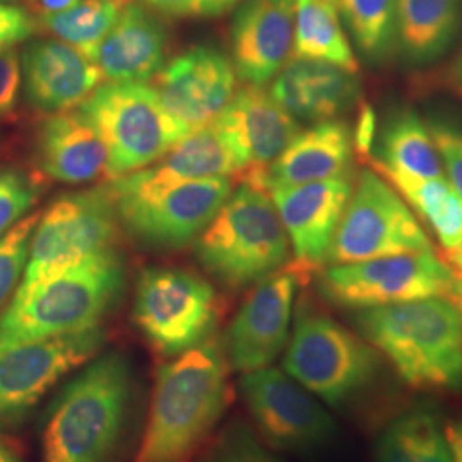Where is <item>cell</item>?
<instances>
[{
  "instance_id": "6da1fadb",
  "label": "cell",
  "mask_w": 462,
  "mask_h": 462,
  "mask_svg": "<svg viewBox=\"0 0 462 462\" xmlns=\"http://www.w3.org/2000/svg\"><path fill=\"white\" fill-rule=\"evenodd\" d=\"M223 345L206 341L163 365L134 462H194L230 401Z\"/></svg>"
},
{
  "instance_id": "7a4b0ae2",
  "label": "cell",
  "mask_w": 462,
  "mask_h": 462,
  "mask_svg": "<svg viewBox=\"0 0 462 462\" xmlns=\"http://www.w3.org/2000/svg\"><path fill=\"white\" fill-rule=\"evenodd\" d=\"M134 397L127 355L95 356L50 401L42 423V462H112Z\"/></svg>"
},
{
  "instance_id": "3957f363",
  "label": "cell",
  "mask_w": 462,
  "mask_h": 462,
  "mask_svg": "<svg viewBox=\"0 0 462 462\" xmlns=\"http://www.w3.org/2000/svg\"><path fill=\"white\" fill-rule=\"evenodd\" d=\"M355 328L410 389L461 393L462 310L454 300L355 310Z\"/></svg>"
},
{
  "instance_id": "277c9868",
  "label": "cell",
  "mask_w": 462,
  "mask_h": 462,
  "mask_svg": "<svg viewBox=\"0 0 462 462\" xmlns=\"http://www.w3.org/2000/svg\"><path fill=\"white\" fill-rule=\"evenodd\" d=\"M124 288L125 264L116 248L91 255L32 286H17L0 314V353L98 328Z\"/></svg>"
},
{
  "instance_id": "5b68a950",
  "label": "cell",
  "mask_w": 462,
  "mask_h": 462,
  "mask_svg": "<svg viewBox=\"0 0 462 462\" xmlns=\"http://www.w3.org/2000/svg\"><path fill=\"white\" fill-rule=\"evenodd\" d=\"M196 255L213 278L242 290L290 264L291 245L271 196L240 183L199 235Z\"/></svg>"
},
{
  "instance_id": "8992f818",
  "label": "cell",
  "mask_w": 462,
  "mask_h": 462,
  "mask_svg": "<svg viewBox=\"0 0 462 462\" xmlns=\"http://www.w3.org/2000/svg\"><path fill=\"white\" fill-rule=\"evenodd\" d=\"M382 356L358 332L303 300L284 355V372L329 406H343L379 377Z\"/></svg>"
},
{
  "instance_id": "52a82bcc",
  "label": "cell",
  "mask_w": 462,
  "mask_h": 462,
  "mask_svg": "<svg viewBox=\"0 0 462 462\" xmlns=\"http://www.w3.org/2000/svg\"><path fill=\"white\" fill-rule=\"evenodd\" d=\"M120 226L152 248L175 250L198 240L233 192L230 179L160 182L139 170L108 183Z\"/></svg>"
},
{
  "instance_id": "ba28073f",
  "label": "cell",
  "mask_w": 462,
  "mask_h": 462,
  "mask_svg": "<svg viewBox=\"0 0 462 462\" xmlns=\"http://www.w3.org/2000/svg\"><path fill=\"white\" fill-rule=\"evenodd\" d=\"M106 148V180H118L162 160L187 134L168 116L148 83H105L78 108Z\"/></svg>"
},
{
  "instance_id": "9c48e42d",
  "label": "cell",
  "mask_w": 462,
  "mask_h": 462,
  "mask_svg": "<svg viewBox=\"0 0 462 462\" xmlns=\"http://www.w3.org/2000/svg\"><path fill=\"white\" fill-rule=\"evenodd\" d=\"M133 319L156 355L177 358L209 341L219 301L215 288L192 271L148 267L135 282Z\"/></svg>"
},
{
  "instance_id": "30bf717a",
  "label": "cell",
  "mask_w": 462,
  "mask_h": 462,
  "mask_svg": "<svg viewBox=\"0 0 462 462\" xmlns=\"http://www.w3.org/2000/svg\"><path fill=\"white\" fill-rule=\"evenodd\" d=\"M433 252L429 233L396 189L370 166L355 175L351 198L334 235L328 264Z\"/></svg>"
},
{
  "instance_id": "8fae6325",
  "label": "cell",
  "mask_w": 462,
  "mask_h": 462,
  "mask_svg": "<svg viewBox=\"0 0 462 462\" xmlns=\"http://www.w3.org/2000/svg\"><path fill=\"white\" fill-rule=\"evenodd\" d=\"M319 290L337 307L362 310L427 298L456 300L462 280L435 252H414L329 265Z\"/></svg>"
},
{
  "instance_id": "7c38bea8",
  "label": "cell",
  "mask_w": 462,
  "mask_h": 462,
  "mask_svg": "<svg viewBox=\"0 0 462 462\" xmlns=\"http://www.w3.org/2000/svg\"><path fill=\"white\" fill-rule=\"evenodd\" d=\"M118 230L120 219L108 183L55 200L36 223L19 286H32L116 248Z\"/></svg>"
},
{
  "instance_id": "4fadbf2b",
  "label": "cell",
  "mask_w": 462,
  "mask_h": 462,
  "mask_svg": "<svg viewBox=\"0 0 462 462\" xmlns=\"http://www.w3.org/2000/svg\"><path fill=\"white\" fill-rule=\"evenodd\" d=\"M105 341L98 326L0 353V431L19 429L60 380L98 356Z\"/></svg>"
},
{
  "instance_id": "5bb4252c",
  "label": "cell",
  "mask_w": 462,
  "mask_h": 462,
  "mask_svg": "<svg viewBox=\"0 0 462 462\" xmlns=\"http://www.w3.org/2000/svg\"><path fill=\"white\" fill-rule=\"evenodd\" d=\"M242 396L267 446L286 452H310L330 444L337 427L329 411L297 380L276 368L245 374Z\"/></svg>"
},
{
  "instance_id": "9a60e30c",
  "label": "cell",
  "mask_w": 462,
  "mask_h": 462,
  "mask_svg": "<svg viewBox=\"0 0 462 462\" xmlns=\"http://www.w3.org/2000/svg\"><path fill=\"white\" fill-rule=\"evenodd\" d=\"M215 124L236 160L235 182L267 192L265 171L300 133L297 118L264 86L245 84L236 89Z\"/></svg>"
},
{
  "instance_id": "2e32d148",
  "label": "cell",
  "mask_w": 462,
  "mask_h": 462,
  "mask_svg": "<svg viewBox=\"0 0 462 462\" xmlns=\"http://www.w3.org/2000/svg\"><path fill=\"white\" fill-rule=\"evenodd\" d=\"M355 185V173L320 182L273 189V199L281 223L288 235L293 261L290 267L301 282L328 264L330 245Z\"/></svg>"
},
{
  "instance_id": "e0dca14e",
  "label": "cell",
  "mask_w": 462,
  "mask_h": 462,
  "mask_svg": "<svg viewBox=\"0 0 462 462\" xmlns=\"http://www.w3.org/2000/svg\"><path fill=\"white\" fill-rule=\"evenodd\" d=\"M301 280L286 265L257 282L233 317L223 351L230 368L250 374L274 364L290 337L293 301Z\"/></svg>"
},
{
  "instance_id": "ac0fdd59",
  "label": "cell",
  "mask_w": 462,
  "mask_h": 462,
  "mask_svg": "<svg viewBox=\"0 0 462 462\" xmlns=\"http://www.w3.org/2000/svg\"><path fill=\"white\" fill-rule=\"evenodd\" d=\"M152 88L168 116L190 134L223 114L238 89V76L221 50L199 45L163 66Z\"/></svg>"
},
{
  "instance_id": "d6986e66",
  "label": "cell",
  "mask_w": 462,
  "mask_h": 462,
  "mask_svg": "<svg viewBox=\"0 0 462 462\" xmlns=\"http://www.w3.org/2000/svg\"><path fill=\"white\" fill-rule=\"evenodd\" d=\"M297 0H242L231 24V64L240 81L271 83L293 53Z\"/></svg>"
},
{
  "instance_id": "ffe728a7",
  "label": "cell",
  "mask_w": 462,
  "mask_h": 462,
  "mask_svg": "<svg viewBox=\"0 0 462 462\" xmlns=\"http://www.w3.org/2000/svg\"><path fill=\"white\" fill-rule=\"evenodd\" d=\"M21 69L30 103L50 116L74 110L103 81L89 57L59 40L32 43L23 53Z\"/></svg>"
},
{
  "instance_id": "44dd1931",
  "label": "cell",
  "mask_w": 462,
  "mask_h": 462,
  "mask_svg": "<svg viewBox=\"0 0 462 462\" xmlns=\"http://www.w3.org/2000/svg\"><path fill=\"white\" fill-rule=\"evenodd\" d=\"M168 33L148 7L127 2L93 62L108 83H148L165 66Z\"/></svg>"
},
{
  "instance_id": "7402d4cb",
  "label": "cell",
  "mask_w": 462,
  "mask_h": 462,
  "mask_svg": "<svg viewBox=\"0 0 462 462\" xmlns=\"http://www.w3.org/2000/svg\"><path fill=\"white\" fill-rule=\"evenodd\" d=\"M271 83L273 98L290 116L310 124L337 120L360 97L358 74L301 59H290Z\"/></svg>"
},
{
  "instance_id": "603a6c76",
  "label": "cell",
  "mask_w": 462,
  "mask_h": 462,
  "mask_svg": "<svg viewBox=\"0 0 462 462\" xmlns=\"http://www.w3.org/2000/svg\"><path fill=\"white\" fill-rule=\"evenodd\" d=\"M355 133L343 120L312 124L300 131L265 171V190L320 182L351 170Z\"/></svg>"
},
{
  "instance_id": "cb8c5ba5",
  "label": "cell",
  "mask_w": 462,
  "mask_h": 462,
  "mask_svg": "<svg viewBox=\"0 0 462 462\" xmlns=\"http://www.w3.org/2000/svg\"><path fill=\"white\" fill-rule=\"evenodd\" d=\"M36 154L42 173L57 182H95L106 171V148L79 110L51 114L43 122Z\"/></svg>"
},
{
  "instance_id": "d4e9b609",
  "label": "cell",
  "mask_w": 462,
  "mask_h": 462,
  "mask_svg": "<svg viewBox=\"0 0 462 462\" xmlns=\"http://www.w3.org/2000/svg\"><path fill=\"white\" fill-rule=\"evenodd\" d=\"M462 26V0H397L396 49L411 64L446 53Z\"/></svg>"
},
{
  "instance_id": "484cf974",
  "label": "cell",
  "mask_w": 462,
  "mask_h": 462,
  "mask_svg": "<svg viewBox=\"0 0 462 462\" xmlns=\"http://www.w3.org/2000/svg\"><path fill=\"white\" fill-rule=\"evenodd\" d=\"M368 163L372 170H375L396 189L401 198L413 209L414 215L418 216L421 225L430 226L444 254L461 244L462 199L446 177L420 179L402 175L383 168L375 162V158H370Z\"/></svg>"
},
{
  "instance_id": "4316f807",
  "label": "cell",
  "mask_w": 462,
  "mask_h": 462,
  "mask_svg": "<svg viewBox=\"0 0 462 462\" xmlns=\"http://www.w3.org/2000/svg\"><path fill=\"white\" fill-rule=\"evenodd\" d=\"M160 182L230 179L238 173L236 160L215 122L187 134L156 165L146 168Z\"/></svg>"
},
{
  "instance_id": "83f0119b",
  "label": "cell",
  "mask_w": 462,
  "mask_h": 462,
  "mask_svg": "<svg viewBox=\"0 0 462 462\" xmlns=\"http://www.w3.org/2000/svg\"><path fill=\"white\" fill-rule=\"evenodd\" d=\"M291 59L324 62L358 74L360 64L336 0H297Z\"/></svg>"
},
{
  "instance_id": "f1b7e54d",
  "label": "cell",
  "mask_w": 462,
  "mask_h": 462,
  "mask_svg": "<svg viewBox=\"0 0 462 462\" xmlns=\"http://www.w3.org/2000/svg\"><path fill=\"white\" fill-rule=\"evenodd\" d=\"M377 462H454L444 423L425 406L396 416L380 431L375 444Z\"/></svg>"
},
{
  "instance_id": "f546056e",
  "label": "cell",
  "mask_w": 462,
  "mask_h": 462,
  "mask_svg": "<svg viewBox=\"0 0 462 462\" xmlns=\"http://www.w3.org/2000/svg\"><path fill=\"white\" fill-rule=\"evenodd\" d=\"M374 158L383 168L402 175L420 179L446 177L429 124L413 110H402L389 118L380 137L379 156Z\"/></svg>"
},
{
  "instance_id": "4dcf8cb0",
  "label": "cell",
  "mask_w": 462,
  "mask_h": 462,
  "mask_svg": "<svg viewBox=\"0 0 462 462\" xmlns=\"http://www.w3.org/2000/svg\"><path fill=\"white\" fill-rule=\"evenodd\" d=\"M124 5L116 0H78L62 13L38 17V28L93 60Z\"/></svg>"
},
{
  "instance_id": "1f68e13d",
  "label": "cell",
  "mask_w": 462,
  "mask_h": 462,
  "mask_svg": "<svg viewBox=\"0 0 462 462\" xmlns=\"http://www.w3.org/2000/svg\"><path fill=\"white\" fill-rule=\"evenodd\" d=\"M356 49L380 62L396 49L397 0H336Z\"/></svg>"
},
{
  "instance_id": "d6a6232c",
  "label": "cell",
  "mask_w": 462,
  "mask_h": 462,
  "mask_svg": "<svg viewBox=\"0 0 462 462\" xmlns=\"http://www.w3.org/2000/svg\"><path fill=\"white\" fill-rule=\"evenodd\" d=\"M38 219V213L26 216L16 226L0 236V310L24 274L30 255V244Z\"/></svg>"
},
{
  "instance_id": "836d02e7",
  "label": "cell",
  "mask_w": 462,
  "mask_h": 462,
  "mask_svg": "<svg viewBox=\"0 0 462 462\" xmlns=\"http://www.w3.org/2000/svg\"><path fill=\"white\" fill-rule=\"evenodd\" d=\"M202 462H281L244 420H233L217 435Z\"/></svg>"
},
{
  "instance_id": "e575fe53",
  "label": "cell",
  "mask_w": 462,
  "mask_h": 462,
  "mask_svg": "<svg viewBox=\"0 0 462 462\" xmlns=\"http://www.w3.org/2000/svg\"><path fill=\"white\" fill-rule=\"evenodd\" d=\"M40 183L17 168H0V236L33 208Z\"/></svg>"
},
{
  "instance_id": "d590c367",
  "label": "cell",
  "mask_w": 462,
  "mask_h": 462,
  "mask_svg": "<svg viewBox=\"0 0 462 462\" xmlns=\"http://www.w3.org/2000/svg\"><path fill=\"white\" fill-rule=\"evenodd\" d=\"M429 129L444 166L446 179L462 199V127L447 120H431Z\"/></svg>"
},
{
  "instance_id": "8d00e7d4",
  "label": "cell",
  "mask_w": 462,
  "mask_h": 462,
  "mask_svg": "<svg viewBox=\"0 0 462 462\" xmlns=\"http://www.w3.org/2000/svg\"><path fill=\"white\" fill-rule=\"evenodd\" d=\"M149 9L173 17H216L230 11L238 0H143Z\"/></svg>"
},
{
  "instance_id": "74e56055",
  "label": "cell",
  "mask_w": 462,
  "mask_h": 462,
  "mask_svg": "<svg viewBox=\"0 0 462 462\" xmlns=\"http://www.w3.org/2000/svg\"><path fill=\"white\" fill-rule=\"evenodd\" d=\"M23 83V69L17 50L0 51V118L13 116Z\"/></svg>"
},
{
  "instance_id": "f35d334b",
  "label": "cell",
  "mask_w": 462,
  "mask_h": 462,
  "mask_svg": "<svg viewBox=\"0 0 462 462\" xmlns=\"http://www.w3.org/2000/svg\"><path fill=\"white\" fill-rule=\"evenodd\" d=\"M34 30L36 23L33 17L23 9L14 16L0 19V51L13 49L19 42H24L32 36Z\"/></svg>"
},
{
  "instance_id": "ab89813d",
  "label": "cell",
  "mask_w": 462,
  "mask_h": 462,
  "mask_svg": "<svg viewBox=\"0 0 462 462\" xmlns=\"http://www.w3.org/2000/svg\"><path fill=\"white\" fill-rule=\"evenodd\" d=\"M447 442L450 447L452 461L462 462V416L447 421L444 425Z\"/></svg>"
},
{
  "instance_id": "60d3db41",
  "label": "cell",
  "mask_w": 462,
  "mask_h": 462,
  "mask_svg": "<svg viewBox=\"0 0 462 462\" xmlns=\"http://www.w3.org/2000/svg\"><path fill=\"white\" fill-rule=\"evenodd\" d=\"M78 0H30L28 4L32 5V11L38 17L50 16L62 13L69 7H72Z\"/></svg>"
},
{
  "instance_id": "b9f144b4",
  "label": "cell",
  "mask_w": 462,
  "mask_h": 462,
  "mask_svg": "<svg viewBox=\"0 0 462 462\" xmlns=\"http://www.w3.org/2000/svg\"><path fill=\"white\" fill-rule=\"evenodd\" d=\"M446 263L462 280V240L461 244L454 250L446 252Z\"/></svg>"
},
{
  "instance_id": "7bdbcfd3",
  "label": "cell",
  "mask_w": 462,
  "mask_h": 462,
  "mask_svg": "<svg viewBox=\"0 0 462 462\" xmlns=\"http://www.w3.org/2000/svg\"><path fill=\"white\" fill-rule=\"evenodd\" d=\"M0 462H24L17 454L16 448L9 446L2 437H0Z\"/></svg>"
},
{
  "instance_id": "ee69618b",
  "label": "cell",
  "mask_w": 462,
  "mask_h": 462,
  "mask_svg": "<svg viewBox=\"0 0 462 462\" xmlns=\"http://www.w3.org/2000/svg\"><path fill=\"white\" fill-rule=\"evenodd\" d=\"M21 9L19 7H14V5H7V4H2L0 2V19H4V17H11L17 14Z\"/></svg>"
},
{
  "instance_id": "f6af8a7d",
  "label": "cell",
  "mask_w": 462,
  "mask_h": 462,
  "mask_svg": "<svg viewBox=\"0 0 462 462\" xmlns=\"http://www.w3.org/2000/svg\"><path fill=\"white\" fill-rule=\"evenodd\" d=\"M456 78H457V81L461 84L462 88V57L461 60H459V64H457V70H456Z\"/></svg>"
},
{
  "instance_id": "bcb514c9",
  "label": "cell",
  "mask_w": 462,
  "mask_h": 462,
  "mask_svg": "<svg viewBox=\"0 0 462 462\" xmlns=\"http://www.w3.org/2000/svg\"><path fill=\"white\" fill-rule=\"evenodd\" d=\"M454 301H456V303H457V307H459V309H461V310H462V295H461V297L456 298V300H454Z\"/></svg>"
},
{
  "instance_id": "7dc6e473",
  "label": "cell",
  "mask_w": 462,
  "mask_h": 462,
  "mask_svg": "<svg viewBox=\"0 0 462 462\" xmlns=\"http://www.w3.org/2000/svg\"><path fill=\"white\" fill-rule=\"evenodd\" d=\"M116 2H122V4H127V2H131V0H116Z\"/></svg>"
},
{
  "instance_id": "c3c4849f",
  "label": "cell",
  "mask_w": 462,
  "mask_h": 462,
  "mask_svg": "<svg viewBox=\"0 0 462 462\" xmlns=\"http://www.w3.org/2000/svg\"><path fill=\"white\" fill-rule=\"evenodd\" d=\"M26 2H30V0H26Z\"/></svg>"
}]
</instances>
